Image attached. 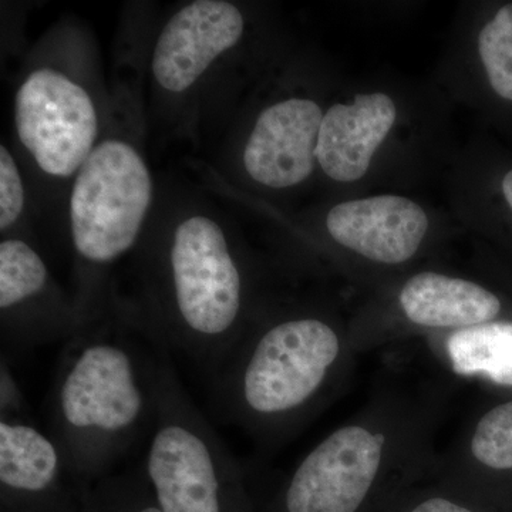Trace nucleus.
<instances>
[{
    "label": "nucleus",
    "mask_w": 512,
    "mask_h": 512,
    "mask_svg": "<svg viewBox=\"0 0 512 512\" xmlns=\"http://www.w3.org/2000/svg\"><path fill=\"white\" fill-rule=\"evenodd\" d=\"M357 356L352 330L319 313L252 320L211 376L215 407L269 456L338 399Z\"/></svg>",
    "instance_id": "f257e3e1"
},
{
    "label": "nucleus",
    "mask_w": 512,
    "mask_h": 512,
    "mask_svg": "<svg viewBox=\"0 0 512 512\" xmlns=\"http://www.w3.org/2000/svg\"><path fill=\"white\" fill-rule=\"evenodd\" d=\"M450 394L383 380L349 420L312 447L282 487V512H362L376 494L431 476Z\"/></svg>",
    "instance_id": "f03ea898"
},
{
    "label": "nucleus",
    "mask_w": 512,
    "mask_h": 512,
    "mask_svg": "<svg viewBox=\"0 0 512 512\" xmlns=\"http://www.w3.org/2000/svg\"><path fill=\"white\" fill-rule=\"evenodd\" d=\"M154 417L153 340L141 348L120 326L96 320L66 342L49 396V433L84 490L153 429Z\"/></svg>",
    "instance_id": "7ed1b4c3"
},
{
    "label": "nucleus",
    "mask_w": 512,
    "mask_h": 512,
    "mask_svg": "<svg viewBox=\"0 0 512 512\" xmlns=\"http://www.w3.org/2000/svg\"><path fill=\"white\" fill-rule=\"evenodd\" d=\"M148 284L154 313L141 332L215 375L252 322L247 278L221 225L200 214L181 221Z\"/></svg>",
    "instance_id": "20e7f679"
},
{
    "label": "nucleus",
    "mask_w": 512,
    "mask_h": 512,
    "mask_svg": "<svg viewBox=\"0 0 512 512\" xmlns=\"http://www.w3.org/2000/svg\"><path fill=\"white\" fill-rule=\"evenodd\" d=\"M156 345V417L143 473L161 512H238L244 471Z\"/></svg>",
    "instance_id": "39448f33"
},
{
    "label": "nucleus",
    "mask_w": 512,
    "mask_h": 512,
    "mask_svg": "<svg viewBox=\"0 0 512 512\" xmlns=\"http://www.w3.org/2000/svg\"><path fill=\"white\" fill-rule=\"evenodd\" d=\"M154 184L140 151L107 138L74 175L70 232L79 264L77 299L83 326L96 322L97 298L111 265L136 245L153 202Z\"/></svg>",
    "instance_id": "423d86ee"
},
{
    "label": "nucleus",
    "mask_w": 512,
    "mask_h": 512,
    "mask_svg": "<svg viewBox=\"0 0 512 512\" xmlns=\"http://www.w3.org/2000/svg\"><path fill=\"white\" fill-rule=\"evenodd\" d=\"M15 126L20 144L49 177L79 173L99 136V116L82 84L55 67H39L15 96Z\"/></svg>",
    "instance_id": "0eeeda50"
},
{
    "label": "nucleus",
    "mask_w": 512,
    "mask_h": 512,
    "mask_svg": "<svg viewBox=\"0 0 512 512\" xmlns=\"http://www.w3.org/2000/svg\"><path fill=\"white\" fill-rule=\"evenodd\" d=\"M0 311L3 340L15 349L69 342L83 329L77 303L66 301L45 259L20 238L0 244Z\"/></svg>",
    "instance_id": "6e6552de"
},
{
    "label": "nucleus",
    "mask_w": 512,
    "mask_h": 512,
    "mask_svg": "<svg viewBox=\"0 0 512 512\" xmlns=\"http://www.w3.org/2000/svg\"><path fill=\"white\" fill-rule=\"evenodd\" d=\"M245 30L241 10L225 0L188 3L165 23L151 70L165 92L190 90L212 64L238 45Z\"/></svg>",
    "instance_id": "1a4fd4ad"
},
{
    "label": "nucleus",
    "mask_w": 512,
    "mask_h": 512,
    "mask_svg": "<svg viewBox=\"0 0 512 512\" xmlns=\"http://www.w3.org/2000/svg\"><path fill=\"white\" fill-rule=\"evenodd\" d=\"M69 483L80 484L52 434L29 417L0 419V487L5 500L30 512H74L70 490H84L69 488Z\"/></svg>",
    "instance_id": "9d476101"
},
{
    "label": "nucleus",
    "mask_w": 512,
    "mask_h": 512,
    "mask_svg": "<svg viewBox=\"0 0 512 512\" xmlns=\"http://www.w3.org/2000/svg\"><path fill=\"white\" fill-rule=\"evenodd\" d=\"M315 101L288 99L259 114L244 150V167L256 183L289 188L312 174L322 126Z\"/></svg>",
    "instance_id": "9b49d317"
},
{
    "label": "nucleus",
    "mask_w": 512,
    "mask_h": 512,
    "mask_svg": "<svg viewBox=\"0 0 512 512\" xmlns=\"http://www.w3.org/2000/svg\"><path fill=\"white\" fill-rule=\"evenodd\" d=\"M326 228L336 244L366 261L399 266L419 252L429 220L409 198L380 195L336 205L329 211Z\"/></svg>",
    "instance_id": "f8f14e48"
},
{
    "label": "nucleus",
    "mask_w": 512,
    "mask_h": 512,
    "mask_svg": "<svg viewBox=\"0 0 512 512\" xmlns=\"http://www.w3.org/2000/svg\"><path fill=\"white\" fill-rule=\"evenodd\" d=\"M396 106L383 93L359 94L353 104H335L323 116L316 158L339 183L359 180L392 130Z\"/></svg>",
    "instance_id": "ddd939ff"
},
{
    "label": "nucleus",
    "mask_w": 512,
    "mask_h": 512,
    "mask_svg": "<svg viewBox=\"0 0 512 512\" xmlns=\"http://www.w3.org/2000/svg\"><path fill=\"white\" fill-rule=\"evenodd\" d=\"M397 305L407 326L430 336L493 322L503 309L498 296L484 286L431 271L410 276Z\"/></svg>",
    "instance_id": "4468645a"
},
{
    "label": "nucleus",
    "mask_w": 512,
    "mask_h": 512,
    "mask_svg": "<svg viewBox=\"0 0 512 512\" xmlns=\"http://www.w3.org/2000/svg\"><path fill=\"white\" fill-rule=\"evenodd\" d=\"M512 473V399L495 404L464 426L439 451L433 476L463 488L474 478Z\"/></svg>",
    "instance_id": "2eb2a0df"
},
{
    "label": "nucleus",
    "mask_w": 512,
    "mask_h": 512,
    "mask_svg": "<svg viewBox=\"0 0 512 512\" xmlns=\"http://www.w3.org/2000/svg\"><path fill=\"white\" fill-rule=\"evenodd\" d=\"M431 338L434 355L454 376L512 387L511 320H493Z\"/></svg>",
    "instance_id": "dca6fc26"
},
{
    "label": "nucleus",
    "mask_w": 512,
    "mask_h": 512,
    "mask_svg": "<svg viewBox=\"0 0 512 512\" xmlns=\"http://www.w3.org/2000/svg\"><path fill=\"white\" fill-rule=\"evenodd\" d=\"M478 52L494 92L512 101V5L498 10L481 30Z\"/></svg>",
    "instance_id": "f3484780"
},
{
    "label": "nucleus",
    "mask_w": 512,
    "mask_h": 512,
    "mask_svg": "<svg viewBox=\"0 0 512 512\" xmlns=\"http://www.w3.org/2000/svg\"><path fill=\"white\" fill-rule=\"evenodd\" d=\"M109 485L111 507L113 512H161L151 493L143 470L134 474H126L123 477L106 480ZM101 504L104 512H109L103 488H99Z\"/></svg>",
    "instance_id": "a211bd4d"
},
{
    "label": "nucleus",
    "mask_w": 512,
    "mask_h": 512,
    "mask_svg": "<svg viewBox=\"0 0 512 512\" xmlns=\"http://www.w3.org/2000/svg\"><path fill=\"white\" fill-rule=\"evenodd\" d=\"M25 210L22 175L9 148L0 146V229L8 231Z\"/></svg>",
    "instance_id": "6ab92c4d"
},
{
    "label": "nucleus",
    "mask_w": 512,
    "mask_h": 512,
    "mask_svg": "<svg viewBox=\"0 0 512 512\" xmlns=\"http://www.w3.org/2000/svg\"><path fill=\"white\" fill-rule=\"evenodd\" d=\"M2 417H28L26 406L23 403V394L19 384L12 375L9 363L2 357Z\"/></svg>",
    "instance_id": "aec40b11"
},
{
    "label": "nucleus",
    "mask_w": 512,
    "mask_h": 512,
    "mask_svg": "<svg viewBox=\"0 0 512 512\" xmlns=\"http://www.w3.org/2000/svg\"><path fill=\"white\" fill-rule=\"evenodd\" d=\"M400 512H478L468 507L463 501L456 500L453 495L427 494L417 498L412 507H404Z\"/></svg>",
    "instance_id": "412c9836"
},
{
    "label": "nucleus",
    "mask_w": 512,
    "mask_h": 512,
    "mask_svg": "<svg viewBox=\"0 0 512 512\" xmlns=\"http://www.w3.org/2000/svg\"><path fill=\"white\" fill-rule=\"evenodd\" d=\"M503 192L505 195V200H507L508 205H510L512 210V170L504 177Z\"/></svg>",
    "instance_id": "4be33fe9"
}]
</instances>
